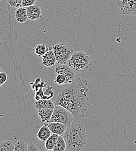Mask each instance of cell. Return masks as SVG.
<instances>
[{
  "label": "cell",
  "mask_w": 136,
  "mask_h": 151,
  "mask_svg": "<svg viewBox=\"0 0 136 151\" xmlns=\"http://www.w3.org/2000/svg\"><path fill=\"white\" fill-rule=\"evenodd\" d=\"M60 86L51 99L54 104L67 109L76 119L87 117L90 104L88 81L76 77L73 83Z\"/></svg>",
  "instance_id": "cell-1"
},
{
  "label": "cell",
  "mask_w": 136,
  "mask_h": 151,
  "mask_svg": "<svg viewBox=\"0 0 136 151\" xmlns=\"http://www.w3.org/2000/svg\"><path fill=\"white\" fill-rule=\"evenodd\" d=\"M62 136L66 144V151H81L87 144L86 129L77 123L73 122L68 126Z\"/></svg>",
  "instance_id": "cell-2"
},
{
  "label": "cell",
  "mask_w": 136,
  "mask_h": 151,
  "mask_svg": "<svg viewBox=\"0 0 136 151\" xmlns=\"http://www.w3.org/2000/svg\"><path fill=\"white\" fill-rule=\"evenodd\" d=\"M68 64L74 70L83 72L87 70L91 65V59L87 53L79 51L72 54Z\"/></svg>",
  "instance_id": "cell-3"
},
{
  "label": "cell",
  "mask_w": 136,
  "mask_h": 151,
  "mask_svg": "<svg viewBox=\"0 0 136 151\" xmlns=\"http://www.w3.org/2000/svg\"><path fill=\"white\" fill-rule=\"evenodd\" d=\"M75 117L72 113L62 106L55 105L52 117L49 122H60L67 126L73 122Z\"/></svg>",
  "instance_id": "cell-4"
},
{
  "label": "cell",
  "mask_w": 136,
  "mask_h": 151,
  "mask_svg": "<svg viewBox=\"0 0 136 151\" xmlns=\"http://www.w3.org/2000/svg\"><path fill=\"white\" fill-rule=\"evenodd\" d=\"M53 49L58 64L64 65L68 63L72 54V50L68 45L65 43H59L54 45Z\"/></svg>",
  "instance_id": "cell-5"
},
{
  "label": "cell",
  "mask_w": 136,
  "mask_h": 151,
  "mask_svg": "<svg viewBox=\"0 0 136 151\" xmlns=\"http://www.w3.org/2000/svg\"><path fill=\"white\" fill-rule=\"evenodd\" d=\"M119 12L123 15H136V0H115Z\"/></svg>",
  "instance_id": "cell-6"
},
{
  "label": "cell",
  "mask_w": 136,
  "mask_h": 151,
  "mask_svg": "<svg viewBox=\"0 0 136 151\" xmlns=\"http://www.w3.org/2000/svg\"><path fill=\"white\" fill-rule=\"evenodd\" d=\"M55 72L57 74H62L66 77L67 83H72L76 77L74 70L68 64H55Z\"/></svg>",
  "instance_id": "cell-7"
},
{
  "label": "cell",
  "mask_w": 136,
  "mask_h": 151,
  "mask_svg": "<svg viewBox=\"0 0 136 151\" xmlns=\"http://www.w3.org/2000/svg\"><path fill=\"white\" fill-rule=\"evenodd\" d=\"M42 65L46 67L54 66L57 63L56 58L55 56L53 47H48V50L46 53L42 56Z\"/></svg>",
  "instance_id": "cell-8"
},
{
  "label": "cell",
  "mask_w": 136,
  "mask_h": 151,
  "mask_svg": "<svg viewBox=\"0 0 136 151\" xmlns=\"http://www.w3.org/2000/svg\"><path fill=\"white\" fill-rule=\"evenodd\" d=\"M28 19L30 20H37L41 18L42 11L38 5H33L26 8Z\"/></svg>",
  "instance_id": "cell-9"
},
{
  "label": "cell",
  "mask_w": 136,
  "mask_h": 151,
  "mask_svg": "<svg viewBox=\"0 0 136 151\" xmlns=\"http://www.w3.org/2000/svg\"><path fill=\"white\" fill-rule=\"evenodd\" d=\"M48 126L53 134L59 135H63L67 129V126L60 122H50L48 123Z\"/></svg>",
  "instance_id": "cell-10"
},
{
  "label": "cell",
  "mask_w": 136,
  "mask_h": 151,
  "mask_svg": "<svg viewBox=\"0 0 136 151\" xmlns=\"http://www.w3.org/2000/svg\"><path fill=\"white\" fill-rule=\"evenodd\" d=\"M52 135V132L49 129L48 124H44L39 130L37 137L42 142H45L47 139Z\"/></svg>",
  "instance_id": "cell-11"
},
{
  "label": "cell",
  "mask_w": 136,
  "mask_h": 151,
  "mask_svg": "<svg viewBox=\"0 0 136 151\" xmlns=\"http://www.w3.org/2000/svg\"><path fill=\"white\" fill-rule=\"evenodd\" d=\"M35 107L38 110L40 109L45 108H51L54 109L55 104L54 101L50 99H40L39 101H36L35 102Z\"/></svg>",
  "instance_id": "cell-12"
},
{
  "label": "cell",
  "mask_w": 136,
  "mask_h": 151,
  "mask_svg": "<svg viewBox=\"0 0 136 151\" xmlns=\"http://www.w3.org/2000/svg\"><path fill=\"white\" fill-rule=\"evenodd\" d=\"M53 112H54V109H51V108L40 109H38V114L42 122L49 123L52 117Z\"/></svg>",
  "instance_id": "cell-13"
},
{
  "label": "cell",
  "mask_w": 136,
  "mask_h": 151,
  "mask_svg": "<svg viewBox=\"0 0 136 151\" xmlns=\"http://www.w3.org/2000/svg\"><path fill=\"white\" fill-rule=\"evenodd\" d=\"M15 18L18 22L20 23H25L28 19L26 8L23 6L18 8L15 11Z\"/></svg>",
  "instance_id": "cell-14"
},
{
  "label": "cell",
  "mask_w": 136,
  "mask_h": 151,
  "mask_svg": "<svg viewBox=\"0 0 136 151\" xmlns=\"http://www.w3.org/2000/svg\"><path fill=\"white\" fill-rule=\"evenodd\" d=\"M59 135L53 134L45 141V148L48 151H53L54 147L58 139Z\"/></svg>",
  "instance_id": "cell-15"
},
{
  "label": "cell",
  "mask_w": 136,
  "mask_h": 151,
  "mask_svg": "<svg viewBox=\"0 0 136 151\" xmlns=\"http://www.w3.org/2000/svg\"><path fill=\"white\" fill-rule=\"evenodd\" d=\"M32 88L34 92H37L41 88H45L47 87V84L44 81H42L40 78H37L35 81L30 83Z\"/></svg>",
  "instance_id": "cell-16"
},
{
  "label": "cell",
  "mask_w": 136,
  "mask_h": 151,
  "mask_svg": "<svg viewBox=\"0 0 136 151\" xmlns=\"http://www.w3.org/2000/svg\"><path fill=\"white\" fill-rule=\"evenodd\" d=\"M66 148V144L62 135H59L58 139L54 147L53 151H65Z\"/></svg>",
  "instance_id": "cell-17"
},
{
  "label": "cell",
  "mask_w": 136,
  "mask_h": 151,
  "mask_svg": "<svg viewBox=\"0 0 136 151\" xmlns=\"http://www.w3.org/2000/svg\"><path fill=\"white\" fill-rule=\"evenodd\" d=\"M14 144L11 141H5L0 142V151H14Z\"/></svg>",
  "instance_id": "cell-18"
},
{
  "label": "cell",
  "mask_w": 136,
  "mask_h": 151,
  "mask_svg": "<svg viewBox=\"0 0 136 151\" xmlns=\"http://www.w3.org/2000/svg\"><path fill=\"white\" fill-rule=\"evenodd\" d=\"M36 54L39 57H42L44 55L48 50V47L46 46L44 44H38L35 48L33 49Z\"/></svg>",
  "instance_id": "cell-19"
},
{
  "label": "cell",
  "mask_w": 136,
  "mask_h": 151,
  "mask_svg": "<svg viewBox=\"0 0 136 151\" xmlns=\"http://www.w3.org/2000/svg\"><path fill=\"white\" fill-rule=\"evenodd\" d=\"M55 95V92L53 90V86H47L44 91V99H52Z\"/></svg>",
  "instance_id": "cell-20"
},
{
  "label": "cell",
  "mask_w": 136,
  "mask_h": 151,
  "mask_svg": "<svg viewBox=\"0 0 136 151\" xmlns=\"http://www.w3.org/2000/svg\"><path fill=\"white\" fill-rule=\"evenodd\" d=\"M14 151H27V145L24 141H20L14 144Z\"/></svg>",
  "instance_id": "cell-21"
},
{
  "label": "cell",
  "mask_w": 136,
  "mask_h": 151,
  "mask_svg": "<svg viewBox=\"0 0 136 151\" xmlns=\"http://www.w3.org/2000/svg\"><path fill=\"white\" fill-rule=\"evenodd\" d=\"M54 83L59 86L67 84L66 77L62 74H57L55 77Z\"/></svg>",
  "instance_id": "cell-22"
},
{
  "label": "cell",
  "mask_w": 136,
  "mask_h": 151,
  "mask_svg": "<svg viewBox=\"0 0 136 151\" xmlns=\"http://www.w3.org/2000/svg\"><path fill=\"white\" fill-rule=\"evenodd\" d=\"M8 4L13 8H19L22 6V0H6Z\"/></svg>",
  "instance_id": "cell-23"
},
{
  "label": "cell",
  "mask_w": 136,
  "mask_h": 151,
  "mask_svg": "<svg viewBox=\"0 0 136 151\" xmlns=\"http://www.w3.org/2000/svg\"><path fill=\"white\" fill-rule=\"evenodd\" d=\"M37 0H22V6L27 8L28 6L33 5L36 2Z\"/></svg>",
  "instance_id": "cell-24"
},
{
  "label": "cell",
  "mask_w": 136,
  "mask_h": 151,
  "mask_svg": "<svg viewBox=\"0 0 136 151\" xmlns=\"http://www.w3.org/2000/svg\"><path fill=\"white\" fill-rule=\"evenodd\" d=\"M27 151H40L39 148L37 147V146L33 142H30L28 145H27Z\"/></svg>",
  "instance_id": "cell-25"
},
{
  "label": "cell",
  "mask_w": 136,
  "mask_h": 151,
  "mask_svg": "<svg viewBox=\"0 0 136 151\" xmlns=\"http://www.w3.org/2000/svg\"><path fill=\"white\" fill-rule=\"evenodd\" d=\"M8 78V76L5 73V72H1L0 73V84L2 85L3 84H4L6 80Z\"/></svg>",
  "instance_id": "cell-26"
},
{
  "label": "cell",
  "mask_w": 136,
  "mask_h": 151,
  "mask_svg": "<svg viewBox=\"0 0 136 151\" xmlns=\"http://www.w3.org/2000/svg\"><path fill=\"white\" fill-rule=\"evenodd\" d=\"M2 72V69L0 68V73H1V72Z\"/></svg>",
  "instance_id": "cell-27"
},
{
  "label": "cell",
  "mask_w": 136,
  "mask_h": 151,
  "mask_svg": "<svg viewBox=\"0 0 136 151\" xmlns=\"http://www.w3.org/2000/svg\"><path fill=\"white\" fill-rule=\"evenodd\" d=\"M2 1V0H0V1Z\"/></svg>",
  "instance_id": "cell-28"
},
{
  "label": "cell",
  "mask_w": 136,
  "mask_h": 151,
  "mask_svg": "<svg viewBox=\"0 0 136 151\" xmlns=\"http://www.w3.org/2000/svg\"><path fill=\"white\" fill-rule=\"evenodd\" d=\"M1 84H0V87H1Z\"/></svg>",
  "instance_id": "cell-29"
}]
</instances>
